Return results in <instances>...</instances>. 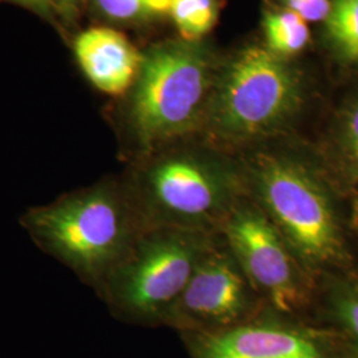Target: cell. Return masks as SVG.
Returning a JSON list of instances; mask_svg holds the SVG:
<instances>
[{"mask_svg":"<svg viewBox=\"0 0 358 358\" xmlns=\"http://www.w3.org/2000/svg\"><path fill=\"white\" fill-rule=\"evenodd\" d=\"M247 195L280 231L319 282L349 275L353 257L327 170L297 154L256 149L239 159Z\"/></svg>","mask_w":358,"mask_h":358,"instance_id":"6da1fadb","label":"cell"},{"mask_svg":"<svg viewBox=\"0 0 358 358\" xmlns=\"http://www.w3.org/2000/svg\"><path fill=\"white\" fill-rule=\"evenodd\" d=\"M20 224L41 251L94 291L145 227L122 180H101L29 207Z\"/></svg>","mask_w":358,"mask_h":358,"instance_id":"7a4b0ae2","label":"cell"},{"mask_svg":"<svg viewBox=\"0 0 358 358\" xmlns=\"http://www.w3.org/2000/svg\"><path fill=\"white\" fill-rule=\"evenodd\" d=\"M227 152H169L164 146L140 157L122 179L145 227H176L217 234L247 196L243 170Z\"/></svg>","mask_w":358,"mask_h":358,"instance_id":"3957f363","label":"cell"},{"mask_svg":"<svg viewBox=\"0 0 358 358\" xmlns=\"http://www.w3.org/2000/svg\"><path fill=\"white\" fill-rule=\"evenodd\" d=\"M304 103L294 66L268 48L248 47L215 81L199 136L227 153L259 146L291 128Z\"/></svg>","mask_w":358,"mask_h":358,"instance_id":"277c9868","label":"cell"},{"mask_svg":"<svg viewBox=\"0 0 358 358\" xmlns=\"http://www.w3.org/2000/svg\"><path fill=\"white\" fill-rule=\"evenodd\" d=\"M213 90L210 59L198 41L167 43L143 56L127 109L138 155L199 136Z\"/></svg>","mask_w":358,"mask_h":358,"instance_id":"5b68a950","label":"cell"},{"mask_svg":"<svg viewBox=\"0 0 358 358\" xmlns=\"http://www.w3.org/2000/svg\"><path fill=\"white\" fill-rule=\"evenodd\" d=\"M217 234L146 227L96 292L117 320L164 327Z\"/></svg>","mask_w":358,"mask_h":358,"instance_id":"8992f818","label":"cell"},{"mask_svg":"<svg viewBox=\"0 0 358 358\" xmlns=\"http://www.w3.org/2000/svg\"><path fill=\"white\" fill-rule=\"evenodd\" d=\"M219 234L267 307L284 315L312 317L320 284L248 195L235 206Z\"/></svg>","mask_w":358,"mask_h":358,"instance_id":"52a82bcc","label":"cell"},{"mask_svg":"<svg viewBox=\"0 0 358 358\" xmlns=\"http://www.w3.org/2000/svg\"><path fill=\"white\" fill-rule=\"evenodd\" d=\"M189 358H352L343 336L312 319L266 308L215 332L183 333Z\"/></svg>","mask_w":358,"mask_h":358,"instance_id":"ba28073f","label":"cell"},{"mask_svg":"<svg viewBox=\"0 0 358 358\" xmlns=\"http://www.w3.org/2000/svg\"><path fill=\"white\" fill-rule=\"evenodd\" d=\"M266 308L217 232L167 313L164 327L179 334L215 332L251 320Z\"/></svg>","mask_w":358,"mask_h":358,"instance_id":"9c48e42d","label":"cell"},{"mask_svg":"<svg viewBox=\"0 0 358 358\" xmlns=\"http://www.w3.org/2000/svg\"><path fill=\"white\" fill-rule=\"evenodd\" d=\"M77 60L90 83L106 94L121 96L137 81L143 56L122 34L106 27L84 31L75 43Z\"/></svg>","mask_w":358,"mask_h":358,"instance_id":"30bf717a","label":"cell"},{"mask_svg":"<svg viewBox=\"0 0 358 358\" xmlns=\"http://www.w3.org/2000/svg\"><path fill=\"white\" fill-rule=\"evenodd\" d=\"M317 315L313 317L343 336L352 358H358V275L336 276L321 282Z\"/></svg>","mask_w":358,"mask_h":358,"instance_id":"8fae6325","label":"cell"},{"mask_svg":"<svg viewBox=\"0 0 358 358\" xmlns=\"http://www.w3.org/2000/svg\"><path fill=\"white\" fill-rule=\"evenodd\" d=\"M340 194L358 192V97L337 120L328 162L322 165Z\"/></svg>","mask_w":358,"mask_h":358,"instance_id":"7c38bea8","label":"cell"},{"mask_svg":"<svg viewBox=\"0 0 358 358\" xmlns=\"http://www.w3.org/2000/svg\"><path fill=\"white\" fill-rule=\"evenodd\" d=\"M264 32L268 50L282 57L301 51L310 38L307 22L289 10L268 13L264 19Z\"/></svg>","mask_w":358,"mask_h":358,"instance_id":"4fadbf2b","label":"cell"},{"mask_svg":"<svg viewBox=\"0 0 358 358\" xmlns=\"http://www.w3.org/2000/svg\"><path fill=\"white\" fill-rule=\"evenodd\" d=\"M217 13V0H171L169 15L182 38L195 43L211 31Z\"/></svg>","mask_w":358,"mask_h":358,"instance_id":"5bb4252c","label":"cell"},{"mask_svg":"<svg viewBox=\"0 0 358 358\" xmlns=\"http://www.w3.org/2000/svg\"><path fill=\"white\" fill-rule=\"evenodd\" d=\"M327 29L348 59L358 60V0H333Z\"/></svg>","mask_w":358,"mask_h":358,"instance_id":"9a60e30c","label":"cell"},{"mask_svg":"<svg viewBox=\"0 0 358 358\" xmlns=\"http://www.w3.org/2000/svg\"><path fill=\"white\" fill-rule=\"evenodd\" d=\"M105 15L117 20H134L165 15L171 0H96Z\"/></svg>","mask_w":358,"mask_h":358,"instance_id":"2e32d148","label":"cell"},{"mask_svg":"<svg viewBox=\"0 0 358 358\" xmlns=\"http://www.w3.org/2000/svg\"><path fill=\"white\" fill-rule=\"evenodd\" d=\"M285 7L301 16L307 23L325 22L331 13V0H282Z\"/></svg>","mask_w":358,"mask_h":358,"instance_id":"e0dca14e","label":"cell"},{"mask_svg":"<svg viewBox=\"0 0 358 358\" xmlns=\"http://www.w3.org/2000/svg\"><path fill=\"white\" fill-rule=\"evenodd\" d=\"M350 224L358 235V192L352 196V211H350Z\"/></svg>","mask_w":358,"mask_h":358,"instance_id":"ac0fdd59","label":"cell"},{"mask_svg":"<svg viewBox=\"0 0 358 358\" xmlns=\"http://www.w3.org/2000/svg\"><path fill=\"white\" fill-rule=\"evenodd\" d=\"M20 1H26V3H29V4H34V6H38V7H45L47 6V3H48V0H20Z\"/></svg>","mask_w":358,"mask_h":358,"instance_id":"d6986e66","label":"cell"},{"mask_svg":"<svg viewBox=\"0 0 358 358\" xmlns=\"http://www.w3.org/2000/svg\"><path fill=\"white\" fill-rule=\"evenodd\" d=\"M60 1H62V4L64 6L65 8L72 10V8H75V7H76L77 1H78V0H60Z\"/></svg>","mask_w":358,"mask_h":358,"instance_id":"ffe728a7","label":"cell"}]
</instances>
